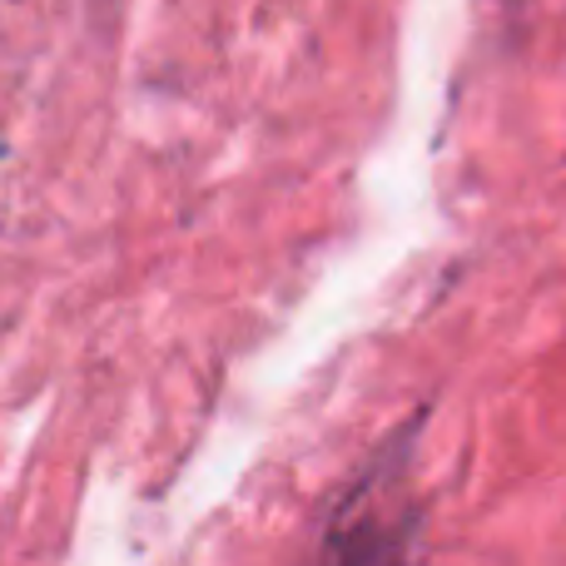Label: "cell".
<instances>
[{"label":"cell","instance_id":"6da1fadb","mask_svg":"<svg viewBox=\"0 0 566 566\" xmlns=\"http://www.w3.org/2000/svg\"><path fill=\"white\" fill-rule=\"evenodd\" d=\"M323 566H418L408 507H388L382 492L368 482L353 497L348 517L333 527Z\"/></svg>","mask_w":566,"mask_h":566}]
</instances>
